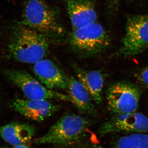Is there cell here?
<instances>
[{"mask_svg": "<svg viewBox=\"0 0 148 148\" xmlns=\"http://www.w3.org/2000/svg\"><path fill=\"white\" fill-rule=\"evenodd\" d=\"M90 122L75 114L61 117L44 135L35 140L38 145L66 146L79 141L86 135Z\"/></svg>", "mask_w": 148, "mask_h": 148, "instance_id": "3957f363", "label": "cell"}, {"mask_svg": "<svg viewBox=\"0 0 148 148\" xmlns=\"http://www.w3.org/2000/svg\"><path fill=\"white\" fill-rule=\"evenodd\" d=\"M135 76L141 84L148 88V67L140 70Z\"/></svg>", "mask_w": 148, "mask_h": 148, "instance_id": "2e32d148", "label": "cell"}, {"mask_svg": "<svg viewBox=\"0 0 148 148\" xmlns=\"http://www.w3.org/2000/svg\"></svg>", "mask_w": 148, "mask_h": 148, "instance_id": "d6986e66", "label": "cell"}, {"mask_svg": "<svg viewBox=\"0 0 148 148\" xmlns=\"http://www.w3.org/2000/svg\"><path fill=\"white\" fill-rule=\"evenodd\" d=\"M69 96L71 102L78 110L85 114L95 113V106L90 94L82 84L73 77H68Z\"/></svg>", "mask_w": 148, "mask_h": 148, "instance_id": "5bb4252c", "label": "cell"}, {"mask_svg": "<svg viewBox=\"0 0 148 148\" xmlns=\"http://www.w3.org/2000/svg\"><path fill=\"white\" fill-rule=\"evenodd\" d=\"M33 71L40 82L49 89H67L68 77L53 61L42 59L34 64Z\"/></svg>", "mask_w": 148, "mask_h": 148, "instance_id": "30bf717a", "label": "cell"}, {"mask_svg": "<svg viewBox=\"0 0 148 148\" xmlns=\"http://www.w3.org/2000/svg\"><path fill=\"white\" fill-rule=\"evenodd\" d=\"M69 43L75 52L87 57L96 55L107 49L110 44V39L104 27L95 22L73 29L69 37Z\"/></svg>", "mask_w": 148, "mask_h": 148, "instance_id": "277c9868", "label": "cell"}, {"mask_svg": "<svg viewBox=\"0 0 148 148\" xmlns=\"http://www.w3.org/2000/svg\"><path fill=\"white\" fill-rule=\"evenodd\" d=\"M4 73L14 84L19 88L27 99H56L71 102L68 95L49 89L39 81L25 71L6 70Z\"/></svg>", "mask_w": 148, "mask_h": 148, "instance_id": "8992f818", "label": "cell"}, {"mask_svg": "<svg viewBox=\"0 0 148 148\" xmlns=\"http://www.w3.org/2000/svg\"><path fill=\"white\" fill-rule=\"evenodd\" d=\"M58 10L45 0H27L21 23L48 36H59L65 29Z\"/></svg>", "mask_w": 148, "mask_h": 148, "instance_id": "7a4b0ae2", "label": "cell"}, {"mask_svg": "<svg viewBox=\"0 0 148 148\" xmlns=\"http://www.w3.org/2000/svg\"><path fill=\"white\" fill-rule=\"evenodd\" d=\"M14 110L32 120L41 122L53 115L60 106L48 100H32L16 98L12 103Z\"/></svg>", "mask_w": 148, "mask_h": 148, "instance_id": "9c48e42d", "label": "cell"}, {"mask_svg": "<svg viewBox=\"0 0 148 148\" xmlns=\"http://www.w3.org/2000/svg\"><path fill=\"white\" fill-rule=\"evenodd\" d=\"M49 47L47 36L20 22L14 25L12 30L8 53L18 62L35 64L43 59Z\"/></svg>", "mask_w": 148, "mask_h": 148, "instance_id": "6da1fadb", "label": "cell"}, {"mask_svg": "<svg viewBox=\"0 0 148 148\" xmlns=\"http://www.w3.org/2000/svg\"><path fill=\"white\" fill-rule=\"evenodd\" d=\"M13 148H32L29 146L26 145H19L14 146Z\"/></svg>", "mask_w": 148, "mask_h": 148, "instance_id": "ac0fdd59", "label": "cell"}, {"mask_svg": "<svg viewBox=\"0 0 148 148\" xmlns=\"http://www.w3.org/2000/svg\"><path fill=\"white\" fill-rule=\"evenodd\" d=\"M140 95V90L132 84L115 83L107 91L108 108L114 114L135 112L139 107Z\"/></svg>", "mask_w": 148, "mask_h": 148, "instance_id": "52a82bcc", "label": "cell"}, {"mask_svg": "<svg viewBox=\"0 0 148 148\" xmlns=\"http://www.w3.org/2000/svg\"><path fill=\"white\" fill-rule=\"evenodd\" d=\"M125 33L117 55L133 56L148 48V14L129 16L125 26Z\"/></svg>", "mask_w": 148, "mask_h": 148, "instance_id": "5b68a950", "label": "cell"}, {"mask_svg": "<svg viewBox=\"0 0 148 148\" xmlns=\"http://www.w3.org/2000/svg\"><path fill=\"white\" fill-rule=\"evenodd\" d=\"M121 0H107V6L109 12L113 13L118 8Z\"/></svg>", "mask_w": 148, "mask_h": 148, "instance_id": "e0dca14e", "label": "cell"}, {"mask_svg": "<svg viewBox=\"0 0 148 148\" xmlns=\"http://www.w3.org/2000/svg\"><path fill=\"white\" fill-rule=\"evenodd\" d=\"M119 132L147 133L148 117L136 112L114 114L108 121L104 123L99 130V133L102 136Z\"/></svg>", "mask_w": 148, "mask_h": 148, "instance_id": "ba28073f", "label": "cell"}, {"mask_svg": "<svg viewBox=\"0 0 148 148\" xmlns=\"http://www.w3.org/2000/svg\"><path fill=\"white\" fill-rule=\"evenodd\" d=\"M77 79L82 84L90 94L92 101L97 104L102 102V90L104 84L103 74L98 71H86L74 66Z\"/></svg>", "mask_w": 148, "mask_h": 148, "instance_id": "7c38bea8", "label": "cell"}, {"mask_svg": "<svg viewBox=\"0 0 148 148\" xmlns=\"http://www.w3.org/2000/svg\"><path fill=\"white\" fill-rule=\"evenodd\" d=\"M66 8L73 29L96 22L97 12L92 0H66Z\"/></svg>", "mask_w": 148, "mask_h": 148, "instance_id": "8fae6325", "label": "cell"}, {"mask_svg": "<svg viewBox=\"0 0 148 148\" xmlns=\"http://www.w3.org/2000/svg\"><path fill=\"white\" fill-rule=\"evenodd\" d=\"M35 133L34 127L26 123H12L0 127V137L13 147L25 145L32 140Z\"/></svg>", "mask_w": 148, "mask_h": 148, "instance_id": "4fadbf2b", "label": "cell"}, {"mask_svg": "<svg viewBox=\"0 0 148 148\" xmlns=\"http://www.w3.org/2000/svg\"><path fill=\"white\" fill-rule=\"evenodd\" d=\"M110 148H148V134L131 133L115 138Z\"/></svg>", "mask_w": 148, "mask_h": 148, "instance_id": "9a60e30c", "label": "cell"}]
</instances>
